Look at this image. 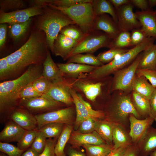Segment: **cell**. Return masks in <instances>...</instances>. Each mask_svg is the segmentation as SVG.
<instances>
[{
    "instance_id": "cell-26",
    "label": "cell",
    "mask_w": 156,
    "mask_h": 156,
    "mask_svg": "<svg viewBox=\"0 0 156 156\" xmlns=\"http://www.w3.org/2000/svg\"><path fill=\"white\" fill-rule=\"evenodd\" d=\"M115 124L105 119H96L94 131L107 144L113 145L112 134Z\"/></svg>"
},
{
    "instance_id": "cell-22",
    "label": "cell",
    "mask_w": 156,
    "mask_h": 156,
    "mask_svg": "<svg viewBox=\"0 0 156 156\" xmlns=\"http://www.w3.org/2000/svg\"><path fill=\"white\" fill-rule=\"evenodd\" d=\"M57 65L65 78H77L83 74L92 71L96 66L74 63H58Z\"/></svg>"
},
{
    "instance_id": "cell-4",
    "label": "cell",
    "mask_w": 156,
    "mask_h": 156,
    "mask_svg": "<svg viewBox=\"0 0 156 156\" xmlns=\"http://www.w3.org/2000/svg\"><path fill=\"white\" fill-rule=\"evenodd\" d=\"M112 93L103 110L105 119L126 129L130 114L139 119L142 117L135 109L129 95L120 94L116 91Z\"/></svg>"
},
{
    "instance_id": "cell-52",
    "label": "cell",
    "mask_w": 156,
    "mask_h": 156,
    "mask_svg": "<svg viewBox=\"0 0 156 156\" xmlns=\"http://www.w3.org/2000/svg\"><path fill=\"white\" fill-rule=\"evenodd\" d=\"M150 116L156 121V88L152 94L149 100Z\"/></svg>"
},
{
    "instance_id": "cell-21",
    "label": "cell",
    "mask_w": 156,
    "mask_h": 156,
    "mask_svg": "<svg viewBox=\"0 0 156 156\" xmlns=\"http://www.w3.org/2000/svg\"><path fill=\"white\" fill-rule=\"evenodd\" d=\"M135 13L141 25L142 29L148 37L156 39V10L149 8Z\"/></svg>"
},
{
    "instance_id": "cell-6",
    "label": "cell",
    "mask_w": 156,
    "mask_h": 156,
    "mask_svg": "<svg viewBox=\"0 0 156 156\" xmlns=\"http://www.w3.org/2000/svg\"><path fill=\"white\" fill-rule=\"evenodd\" d=\"M155 40L154 38L149 37L140 44L129 49L125 53L117 56L110 62L102 66H96L91 72L84 75L95 78H102L109 77L132 62L140 53L154 43Z\"/></svg>"
},
{
    "instance_id": "cell-8",
    "label": "cell",
    "mask_w": 156,
    "mask_h": 156,
    "mask_svg": "<svg viewBox=\"0 0 156 156\" xmlns=\"http://www.w3.org/2000/svg\"><path fill=\"white\" fill-rule=\"evenodd\" d=\"M112 40L103 32L92 30L87 34L79 42L72 51L70 57L83 53L92 54L102 47L109 48Z\"/></svg>"
},
{
    "instance_id": "cell-44",
    "label": "cell",
    "mask_w": 156,
    "mask_h": 156,
    "mask_svg": "<svg viewBox=\"0 0 156 156\" xmlns=\"http://www.w3.org/2000/svg\"><path fill=\"white\" fill-rule=\"evenodd\" d=\"M32 84L35 89L42 95L48 92L53 83L42 76L34 81Z\"/></svg>"
},
{
    "instance_id": "cell-32",
    "label": "cell",
    "mask_w": 156,
    "mask_h": 156,
    "mask_svg": "<svg viewBox=\"0 0 156 156\" xmlns=\"http://www.w3.org/2000/svg\"><path fill=\"white\" fill-rule=\"evenodd\" d=\"M73 129V125H64L63 131L58 138L55 145L54 151L55 156H66L65 148Z\"/></svg>"
},
{
    "instance_id": "cell-40",
    "label": "cell",
    "mask_w": 156,
    "mask_h": 156,
    "mask_svg": "<svg viewBox=\"0 0 156 156\" xmlns=\"http://www.w3.org/2000/svg\"><path fill=\"white\" fill-rule=\"evenodd\" d=\"M26 6L25 1L23 0H1L0 11L9 12L23 9Z\"/></svg>"
},
{
    "instance_id": "cell-42",
    "label": "cell",
    "mask_w": 156,
    "mask_h": 156,
    "mask_svg": "<svg viewBox=\"0 0 156 156\" xmlns=\"http://www.w3.org/2000/svg\"><path fill=\"white\" fill-rule=\"evenodd\" d=\"M38 131V130L26 131L21 140L17 142V147L24 151L30 147Z\"/></svg>"
},
{
    "instance_id": "cell-11",
    "label": "cell",
    "mask_w": 156,
    "mask_h": 156,
    "mask_svg": "<svg viewBox=\"0 0 156 156\" xmlns=\"http://www.w3.org/2000/svg\"><path fill=\"white\" fill-rule=\"evenodd\" d=\"M70 92L73 99L76 110V118L73 125L74 130L77 129L83 121L88 118H105L103 111L94 109L88 102L71 88Z\"/></svg>"
},
{
    "instance_id": "cell-3",
    "label": "cell",
    "mask_w": 156,
    "mask_h": 156,
    "mask_svg": "<svg viewBox=\"0 0 156 156\" xmlns=\"http://www.w3.org/2000/svg\"><path fill=\"white\" fill-rule=\"evenodd\" d=\"M65 79L71 88L99 111L100 108L103 109L111 95L112 78L110 76L95 78L86 76L83 74L77 78Z\"/></svg>"
},
{
    "instance_id": "cell-45",
    "label": "cell",
    "mask_w": 156,
    "mask_h": 156,
    "mask_svg": "<svg viewBox=\"0 0 156 156\" xmlns=\"http://www.w3.org/2000/svg\"><path fill=\"white\" fill-rule=\"evenodd\" d=\"M47 138L43 132L38 130L35 139L30 147L40 154H41L45 148Z\"/></svg>"
},
{
    "instance_id": "cell-2",
    "label": "cell",
    "mask_w": 156,
    "mask_h": 156,
    "mask_svg": "<svg viewBox=\"0 0 156 156\" xmlns=\"http://www.w3.org/2000/svg\"><path fill=\"white\" fill-rule=\"evenodd\" d=\"M43 64L33 65L19 77L0 83V122L5 123L19 106L20 94L26 86L42 76Z\"/></svg>"
},
{
    "instance_id": "cell-17",
    "label": "cell",
    "mask_w": 156,
    "mask_h": 156,
    "mask_svg": "<svg viewBox=\"0 0 156 156\" xmlns=\"http://www.w3.org/2000/svg\"><path fill=\"white\" fill-rule=\"evenodd\" d=\"M9 120L26 130H38L37 121L35 115L20 106L14 110Z\"/></svg>"
},
{
    "instance_id": "cell-12",
    "label": "cell",
    "mask_w": 156,
    "mask_h": 156,
    "mask_svg": "<svg viewBox=\"0 0 156 156\" xmlns=\"http://www.w3.org/2000/svg\"><path fill=\"white\" fill-rule=\"evenodd\" d=\"M39 130L45 125L51 122L73 125L76 118L75 105L35 115Z\"/></svg>"
},
{
    "instance_id": "cell-18",
    "label": "cell",
    "mask_w": 156,
    "mask_h": 156,
    "mask_svg": "<svg viewBox=\"0 0 156 156\" xmlns=\"http://www.w3.org/2000/svg\"><path fill=\"white\" fill-rule=\"evenodd\" d=\"M92 29L93 30L103 32L112 40L116 37L120 32L117 24L112 17L106 14L95 16Z\"/></svg>"
},
{
    "instance_id": "cell-38",
    "label": "cell",
    "mask_w": 156,
    "mask_h": 156,
    "mask_svg": "<svg viewBox=\"0 0 156 156\" xmlns=\"http://www.w3.org/2000/svg\"><path fill=\"white\" fill-rule=\"evenodd\" d=\"M131 36L129 31H120L116 37L112 40L109 49H125L131 46Z\"/></svg>"
},
{
    "instance_id": "cell-30",
    "label": "cell",
    "mask_w": 156,
    "mask_h": 156,
    "mask_svg": "<svg viewBox=\"0 0 156 156\" xmlns=\"http://www.w3.org/2000/svg\"><path fill=\"white\" fill-rule=\"evenodd\" d=\"M92 4L95 16L108 14L117 24L118 19L116 10L109 0H93Z\"/></svg>"
},
{
    "instance_id": "cell-54",
    "label": "cell",
    "mask_w": 156,
    "mask_h": 156,
    "mask_svg": "<svg viewBox=\"0 0 156 156\" xmlns=\"http://www.w3.org/2000/svg\"><path fill=\"white\" fill-rule=\"evenodd\" d=\"M6 23L0 25V48L1 50L6 42L7 26Z\"/></svg>"
},
{
    "instance_id": "cell-7",
    "label": "cell",
    "mask_w": 156,
    "mask_h": 156,
    "mask_svg": "<svg viewBox=\"0 0 156 156\" xmlns=\"http://www.w3.org/2000/svg\"><path fill=\"white\" fill-rule=\"evenodd\" d=\"M49 6L60 10L67 16L86 34L92 30V26L95 15L92 3L79 4L69 8Z\"/></svg>"
},
{
    "instance_id": "cell-51",
    "label": "cell",
    "mask_w": 156,
    "mask_h": 156,
    "mask_svg": "<svg viewBox=\"0 0 156 156\" xmlns=\"http://www.w3.org/2000/svg\"><path fill=\"white\" fill-rule=\"evenodd\" d=\"M57 139L55 138L47 139L44 149L39 156H55L54 148Z\"/></svg>"
},
{
    "instance_id": "cell-60",
    "label": "cell",
    "mask_w": 156,
    "mask_h": 156,
    "mask_svg": "<svg viewBox=\"0 0 156 156\" xmlns=\"http://www.w3.org/2000/svg\"><path fill=\"white\" fill-rule=\"evenodd\" d=\"M149 7L151 8L156 6V0H148Z\"/></svg>"
},
{
    "instance_id": "cell-16",
    "label": "cell",
    "mask_w": 156,
    "mask_h": 156,
    "mask_svg": "<svg viewBox=\"0 0 156 156\" xmlns=\"http://www.w3.org/2000/svg\"><path fill=\"white\" fill-rule=\"evenodd\" d=\"M154 121L151 116L142 120L137 118L133 115H130L129 134L133 144H137L139 143Z\"/></svg>"
},
{
    "instance_id": "cell-19",
    "label": "cell",
    "mask_w": 156,
    "mask_h": 156,
    "mask_svg": "<svg viewBox=\"0 0 156 156\" xmlns=\"http://www.w3.org/2000/svg\"><path fill=\"white\" fill-rule=\"evenodd\" d=\"M68 143L72 148L77 149L85 144L102 145L107 144L95 131L90 133H82L74 130L71 133Z\"/></svg>"
},
{
    "instance_id": "cell-13",
    "label": "cell",
    "mask_w": 156,
    "mask_h": 156,
    "mask_svg": "<svg viewBox=\"0 0 156 156\" xmlns=\"http://www.w3.org/2000/svg\"><path fill=\"white\" fill-rule=\"evenodd\" d=\"M43 13V7L34 6L9 12L0 11V23L12 24L25 22L31 17Z\"/></svg>"
},
{
    "instance_id": "cell-14",
    "label": "cell",
    "mask_w": 156,
    "mask_h": 156,
    "mask_svg": "<svg viewBox=\"0 0 156 156\" xmlns=\"http://www.w3.org/2000/svg\"><path fill=\"white\" fill-rule=\"evenodd\" d=\"M130 3L116 9L118 16L117 25L120 31H132L140 28L141 25L133 11Z\"/></svg>"
},
{
    "instance_id": "cell-37",
    "label": "cell",
    "mask_w": 156,
    "mask_h": 156,
    "mask_svg": "<svg viewBox=\"0 0 156 156\" xmlns=\"http://www.w3.org/2000/svg\"><path fill=\"white\" fill-rule=\"evenodd\" d=\"M60 33L79 42L86 34L76 24H70L64 27Z\"/></svg>"
},
{
    "instance_id": "cell-24",
    "label": "cell",
    "mask_w": 156,
    "mask_h": 156,
    "mask_svg": "<svg viewBox=\"0 0 156 156\" xmlns=\"http://www.w3.org/2000/svg\"><path fill=\"white\" fill-rule=\"evenodd\" d=\"M137 145L138 151V156L150 155L156 150V128L150 127Z\"/></svg>"
},
{
    "instance_id": "cell-5",
    "label": "cell",
    "mask_w": 156,
    "mask_h": 156,
    "mask_svg": "<svg viewBox=\"0 0 156 156\" xmlns=\"http://www.w3.org/2000/svg\"><path fill=\"white\" fill-rule=\"evenodd\" d=\"M43 13L36 23V28L45 33L48 48L52 52L55 40L64 27L75 23L62 11L49 6L43 7Z\"/></svg>"
},
{
    "instance_id": "cell-15",
    "label": "cell",
    "mask_w": 156,
    "mask_h": 156,
    "mask_svg": "<svg viewBox=\"0 0 156 156\" xmlns=\"http://www.w3.org/2000/svg\"><path fill=\"white\" fill-rule=\"evenodd\" d=\"M70 88L65 78L62 81L53 83L48 92L42 96L64 103L67 107L73 106Z\"/></svg>"
},
{
    "instance_id": "cell-20",
    "label": "cell",
    "mask_w": 156,
    "mask_h": 156,
    "mask_svg": "<svg viewBox=\"0 0 156 156\" xmlns=\"http://www.w3.org/2000/svg\"><path fill=\"white\" fill-rule=\"evenodd\" d=\"M79 42L60 33L55 40L52 53L56 56L67 60Z\"/></svg>"
},
{
    "instance_id": "cell-57",
    "label": "cell",
    "mask_w": 156,
    "mask_h": 156,
    "mask_svg": "<svg viewBox=\"0 0 156 156\" xmlns=\"http://www.w3.org/2000/svg\"><path fill=\"white\" fill-rule=\"evenodd\" d=\"M127 148L122 147L116 149L113 148L106 156H122Z\"/></svg>"
},
{
    "instance_id": "cell-36",
    "label": "cell",
    "mask_w": 156,
    "mask_h": 156,
    "mask_svg": "<svg viewBox=\"0 0 156 156\" xmlns=\"http://www.w3.org/2000/svg\"><path fill=\"white\" fill-rule=\"evenodd\" d=\"M65 125L62 123L51 122L47 124L39 130L48 138H58Z\"/></svg>"
},
{
    "instance_id": "cell-61",
    "label": "cell",
    "mask_w": 156,
    "mask_h": 156,
    "mask_svg": "<svg viewBox=\"0 0 156 156\" xmlns=\"http://www.w3.org/2000/svg\"><path fill=\"white\" fill-rule=\"evenodd\" d=\"M150 156H156V150L153 152L150 155Z\"/></svg>"
},
{
    "instance_id": "cell-50",
    "label": "cell",
    "mask_w": 156,
    "mask_h": 156,
    "mask_svg": "<svg viewBox=\"0 0 156 156\" xmlns=\"http://www.w3.org/2000/svg\"><path fill=\"white\" fill-rule=\"evenodd\" d=\"M32 83L26 86L22 90L20 94L21 99L36 97L42 96L35 89L33 86Z\"/></svg>"
},
{
    "instance_id": "cell-53",
    "label": "cell",
    "mask_w": 156,
    "mask_h": 156,
    "mask_svg": "<svg viewBox=\"0 0 156 156\" xmlns=\"http://www.w3.org/2000/svg\"><path fill=\"white\" fill-rule=\"evenodd\" d=\"M130 1L133 5L141 10V11H145L149 8L148 0H130Z\"/></svg>"
},
{
    "instance_id": "cell-56",
    "label": "cell",
    "mask_w": 156,
    "mask_h": 156,
    "mask_svg": "<svg viewBox=\"0 0 156 156\" xmlns=\"http://www.w3.org/2000/svg\"><path fill=\"white\" fill-rule=\"evenodd\" d=\"M65 152L68 156H86V154L71 147H68Z\"/></svg>"
},
{
    "instance_id": "cell-31",
    "label": "cell",
    "mask_w": 156,
    "mask_h": 156,
    "mask_svg": "<svg viewBox=\"0 0 156 156\" xmlns=\"http://www.w3.org/2000/svg\"><path fill=\"white\" fill-rule=\"evenodd\" d=\"M132 90L146 97L149 100L155 88L145 77L135 75L132 84Z\"/></svg>"
},
{
    "instance_id": "cell-48",
    "label": "cell",
    "mask_w": 156,
    "mask_h": 156,
    "mask_svg": "<svg viewBox=\"0 0 156 156\" xmlns=\"http://www.w3.org/2000/svg\"><path fill=\"white\" fill-rule=\"evenodd\" d=\"M131 34V46H135L149 37L141 28L132 31Z\"/></svg>"
},
{
    "instance_id": "cell-10",
    "label": "cell",
    "mask_w": 156,
    "mask_h": 156,
    "mask_svg": "<svg viewBox=\"0 0 156 156\" xmlns=\"http://www.w3.org/2000/svg\"><path fill=\"white\" fill-rule=\"evenodd\" d=\"M19 106L25 108L34 115L68 107L64 103L42 96L21 99Z\"/></svg>"
},
{
    "instance_id": "cell-47",
    "label": "cell",
    "mask_w": 156,
    "mask_h": 156,
    "mask_svg": "<svg viewBox=\"0 0 156 156\" xmlns=\"http://www.w3.org/2000/svg\"><path fill=\"white\" fill-rule=\"evenodd\" d=\"M89 118L83 121L79 125L77 129L75 130L82 133H92L94 131V125L96 119Z\"/></svg>"
},
{
    "instance_id": "cell-33",
    "label": "cell",
    "mask_w": 156,
    "mask_h": 156,
    "mask_svg": "<svg viewBox=\"0 0 156 156\" xmlns=\"http://www.w3.org/2000/svg\"><path fill=\"white\" fill-rule=\"evenodd\" d=\"M67 63H74L95 66H102L103 64L96 56L91 53L77 54L70 57Z\"/></svg>"
},
{
    "instance_id": "cell-27",
    "label": "cell",
    "mask_w": 156,
    "mask_h": 156,
    "mask_svg": "<svg viewBox=\"0 0 156 156\" xmlns=\"http://www.w3.org/2000/svg\"><path fill=\"white\" fill-rule=\"evenodd\" d=\"M143 52L138 69L156 70V44H151Z\"/></svg>"
},
{
    "instance_id": "cell-58",
    "label": "cell",
    "mask_w": 156,
    "mask_h": 156,
    "mask_svg": "<svg viewBox=\"0 0 156 156\" xmlns=\"http://www.w3.org/2000/svg\"><path fill=\"white\" fill-rule=\"evenodd\" d=\"M116 9L130 3V0H109Z\"/></svg>"
},
{
    "instance_id": "cell-9",
    "label": "cell",
    "mask_w": 156,
    "mask_h": 156,
    "mask_svg": "<svg viewBox=\"0 0 156 156\" xmlns=\"http://www.w3.org/2000/svg\"><path fill=\"white\" fill-rule=\"evenodd\" d=\"M142 53H140L128 66L120 69L114 73L111 87V93L117 91L128 92L132 90V83Z\"/></svg>"
},
{
    "instance_id": "cell-34",
    "label": "cell",
    "mask_w": 156,
    "mask_h": 156,
    "mask_svg": "<svg viewBox=\"0 0 156 156\" xmlns=\"http://www.w3.org/2000/svg\"><path fill=\"white\" fill-rule=\"evenodd\" d=\"M85 150L86 156H106L113 149V145L85 144L82 146Z\"/></svg>"
},
{
    "instance_id": "cell-35",
    "label": "cell",
    "mask_w": 156,
    "mask_h": 156,
    "mask_svg": "<svg viewBox=\"0 0 156 156\" xmlns=\"http://www.w3.org/2000/svg\"><path fill=\"white\" fill-rule=\"evenodd\" d=\"M31 18L22 23L10 24L9 26V34L10 37L15 41H17L24 35L31 23Z\"/></svg>"
},
{
    "instance_id": "cell-63",
    "label": "cell",
    "mask_w": 156,
    "mask_h": 156,
    "mask_svg": "<svg viewBox=\"0 0 156 156\" xmlns=\"http://www.w3.org/2000/svg\"></svg>"
},
{
    "instance_id": "cell-46",
    "label": "cell",
    "mask_w": 156,
    "mask_h": 156,
    "mask_svg": "<svg viewBox=\"0 0 156 156\" xmlns=\"http://www.w3.org/2000/svg\"><path fill=\"white\" fill-rule=\"evenodd\" d=\"M0 151L8 156H21L24 151L8 143L0 142Z\"/></svg>"
},
{
    "instance_id": "cell-49",
    "label": "cell",
    "mask_w": 156,
    "mask_h": 156,
    "mask_svg": "<svg viewBox=\"0 0 156 156\" xmlns=\"http://www.w3.org/2000/svg\"><path fill=\"white\" fill-rule=\"evenodd\" d=\"M136 74L145 77L155 88H156V70L137 69Z\"/></svg>"
},
{
    "instance_id": "cell-55",
    "label": "cell",
    "mask_w": 156,
    "mask_h": 156,
    "mask_svg": "<svg viewBox=\"0 0 156 156\" xmlns=\"http://www.w3.org/2000/svg\"><path fill=\"white\" fill-rule=\"evenodd\" d=\"M138 153L137 145L133 144L127 147L122 156H138Z\"/></svg>"
},
{
    "instance_id": "cell-43",
    "label": "cell",
    "mask_w": 156,
    "mask_h": 156,
    "mask_svg": "<svg viewBox=\"0 0 156 156\" xmlns=\"http://www.w3.org/2000/svg\"><path fill=\"white\" fill-rule=\"evenodd\" d=\"M14 79L12 70L9 64L6 57L0 60V82Z\"/></svg>"
},
{
    "instance_id": "cell-29",
    "label": "cell",
    "mask_w": 156,
    "mask_h": 156,
    "mask_svg": "<svg viewBox=\"0 0 156 156\" xmlns=\"http://www.w3.org/2000/svg\"><path fill=\"white\" fill-rule=\"evenodd\" d=\"M131 98L134 107L142 117L145 118L150 116V104L148 99L134 91H133Z\"/></svg>"
},
{
    "instance_id": "cell-23",
    "label": "cell",
    "mask_w": 156,
    "mask_h": 156,
    "mask_svg": "<svg viewBox=\"0 0 156 156\" xmlns=\"http://www.w3.org/2000/svg\"><path fill=\"white\" fill-rule=\"evenodd\" d=\"M27 130L13 121L9 120L5 123L0 133V142L9 143L18 142Z\"/></svg>"
},
{
    "instance_id": "cell-62",
    "label": "cell",
    "mask_w": 156,
    "mask_h": 156,
    "mask_svg": "<svg viewBox=\"0 0 156 156\" xmlns=\"http://www.w3.org/2000/svg\"><path fill=\"white\" fill-rule=\"evenodd\" d=\"M0 156H8L7 155L5 154V153L0 152Z\"/></svg>"
},
{
    "instance_id": "cell-59",
    "label": "cell",
    "mask_w": 156,
    "mask_h": 156,
    "mask_svg": "<svg viewBox=\"0 0 156 156\" xmlns=\"http://www.w3.org/2000/svg\"><path fill=\"white\" fill-rule=\"evenodd\" d=\"M40 154L30 147L25 151L21 156H39Z\"/></svg>"
},
{
    "instance_id": "cell-39",
    "label": "cell",
    "mask_w": 156,
    "mask_h": 156,
    "mask_svg": "<svg viewBox=\"0 0 156 156\" xmlns=\"http://www.w3.org/2000/svg\"><path fill=\"white\" fill-rule=\"evenodd\" d=\"M93 0H40V4L44 6L52 5L56 6L69 8L75 5L86 3H92Z\"/></svg>"
},
{
    "instance_id": "cell-28",
    "label": "cell",
    "mask_w": 156,
    "mask_h": 156,
    "mask_svg": "<svg viewBox=\"0 0 156 156\" xmlns=\"http://www.w3.org/2000/svg\"><path fill=\"white\" fill-rule=\"evenodd\" d=\"M113 148L116 149L127 147L133 143L126 129L121 126L115 124L113 132Z\"/></svg>"
},
{
    "instance_id": "cell-25",
    "label": "cell",
    "mask_w": 156,
    "mask_h": 156,
    "mask_svg": "<svg viewBox=\"0 0 156 156\" xmlns=\"http://www.w3.org/2000/svg\"><path fill=\"white\" fill-rule=\"evenodd\" d=\"M42 76L53 83L63 81L65 78L57 64L53 60L49 51L47 57L43 64Z\"/></svg>"
},
{
    "instance_id": "cell-1",
    "label": "cell",
    "mask_w": 156,
    "mask_h": 156,
    "mask_svg": "<svg viewBox=\"0 0 156 156\" xmlns=\"http://www.w3.org/2000/svg\"><path fill=\"white\" fill-rule=\"evenodd\" d=\"M44 32L36 29L20 48L5 56L14 79L22 75L31 65L43 64L49 50Z\"/></svg>"
},
{
    "instance_id": "cell-41",
    "label": "cell",
    "mask_w": 156,
    "mask_h": 156,
    "mask_svg": "<svg viewBox=\"0 0 156 156\" xmlns=\"http://www.w3.org/2000/svg\"><path fill=\"white\" fill-rule=\"evenodd\" d=\"M129 49L111 48L101 53L96 56L98 59L103 64L108 63L113 60L116 57L123 54Z\"/></svg>"
}]
</instances>
